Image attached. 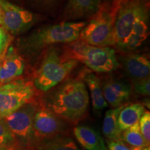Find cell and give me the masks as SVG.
I'll use <instances>...</instances> for the list:
<instances>
[{
    "label": "cell",
    "mask_w": 150,
    "mask_h": 150,
    "mask_svg": "<svg viewBox=\"0 0 150 150\" xmlns=\"http://www.w3.org/2000/svg\"><path fill=\"white\" fill-rule=\"evenodd\" d=\"M89 93L85 82L74 79L67 82L54 94L50 110L67 122L76 123L88 112Z\"/></svg>",
    "instance_id": "6da1fadb"
},
{
    "label": "cell",
    "mask_w": 150,
    "mask_h": 150,
    "mask_svg": "<svg viewBox=\"0 0 150 150\" xmlns=\"http://www.w3.org/2000/svg\"><path fill=\"white\" fill-rule=\"evenodd\" d=\"M64 56L83 63L96 72H111L119 67L114 49L91 45L81 40L69 43Z\"/></svg>",
    "instance_id": "7a4b0ae2"
},
{
    "label": "cell",
    "mask_w": 150,
    "mask_h": 150,
    "mask_svg": "<svg viewBox=\"0 0 150 150\" xmlns=\"http://www.w3.org/2000/svg\"><path fill=\"white\" fill-rule=\"evenodd\" d=\"M86 24L82 22H63L40 28L27 38L24 43L26 50L36 54L54 45L75 42L79 38L81 31Z\"/></svg>",
    "instance_id": "3957f363"
},
{
    "label": "cell",
    "mask_w": 150,
    "mask_h": 150,
    "mask_svg": "<svg viewBox=\"0 0 150 150\" xmlns=\"http://www.w3.org/2000/svg\"><path fill=\"white\" fill-rule=\"evenodd\" d=\"M77 65L76 60L62 56L56 49L51 47L35 73L33 86L39 91H50L63 81Z\"/></svg>",
    "instance_id": "277c9868"
},
{
    "label": "cell",
    "mask_w": 150,
    "mask_h": 150,
    "mask_svg": "<svg viewBox=\"0 0 150 150\" xmlns=\"http://www.w3.org/2000/svg\"><path fill=\"white\" fill-rule=\"evenodd\" d=\"M117 9H99L80 32L81 41L98 47L115 45L114 22Z\"/></svg>",
    "instance_id": "5b68a950"
},
{
    "label": "cell",
    "mask_w": 150,
    "mask_h": 150,
    "mask_svg": "<svg viewBox=\"0 0 150 150\" xmlns=\"http://www.w3.org/2000/svg\"><path fill=\"white\" fill-rule=\"evenodd\" d=\"M34 96V86L28 81L15 79L2 84L0 86V117L16 111Z\"/></svg>",
    "instance_id": "8992f818"
},
{
    "label": "cell",
    "mask_w": 150,
    "mask_h": 150,
    "mask_svg": "<svg viewBox=\"0 0 150 150\" xmlns=\"http://www.w3.org/2000/svg\"><path fill=\"white\" fill-rule=\"evenodd\" d=\"M39 107L37 103L31 101L16 111L2 118L20 149L31 148L33 117Z\"/></svg>",
    "instance_id": "52a82bcc"
},
{
    "label": "cell",
    "mask_w": 150,
    "mask_h": 150,
    "mask_svg": "<svg viewBox=\"0 0 150 150\" xmlns=\"http://www.w3.org/2000/svg\"><path fill=\"white\" fill-rule=\"evenodd\" d=\"M148 8L142 0H127L120 4L114 22L115 45L123 51L135 23L141 13Z\"/></svg>",
    "instance_id": "ba28073f"
},
{
    "label": "cell",
    "mask_w": 150,
    "mask_h": 150,
    "mask_svg": "<svg viewBox=\"0 0 150 150\" xmlns=\"http://www.w3.org/2000/svg\"><path fill=\"white\" fill-rule=\"evenodd\" d=\"M67 129L66 121L50 109L40 106L33 117L31 148L39 142L63 135Z\"/></svg>",
    "instance_id": "9c48e42d"
},
{
    "label": "cell",
    "mask_w": 150,
    "mask_h": 150,
    "mask_svg": "<svg viewBox=\"0 0 150 150\" xmlns=\"http://www.w3.org/2000/svg\"><path fill=\"white\" fill-rule=\"evenodd\" d=\"M0 26L11 34L18 35L25 32L35 22L34 14L8 0H0Z\"/></svg>",
    "instance_id": "30bf717a"
},
{
    "label": "cell",
    "mask_w": 150,
    "mask_h": 150,
    "mask_svg": "<svg viewBox=\"0 0 150 150\" xmlns=\"http://www.w3.org/2000/svg\"><path fill=\"white\" fill-rule=\"evenodd\" d=\"M102 88L105 100L111 107L123 106L130 98L132 88L122 80H109L102 84Z\"/></svg>",
    "instance_id": "8fae6325"
},
{
    "label": "cell",
    "mask_w": 150,
    "mask_h": 150,
    "mask_svg": "<svg viewBox=\"0 0 150 150\" xmlns=\"http://www.w3.org/2000/svg\"><path fill=\"white\" fill-rule=\"evenodd\" d=\"M0 63V83L12 81L23 74L24 61L22 58L10 49Z\"/></svg>",
    "instance_id": "7c38bea8"
},
{
    "label": "cell",
    "mask_w": 150,
    "mask_h": 150,
    "mask_svg": "<svg viewBox=\"0 0 150 150\" xmlns=\"http://www.w3.org/2000/svg\"><path fill=\"white\" fill-rule=\"evenodd\" d=\"M122 64L125 74L133 81L149 76L150 61L144 54H129L122 59Z\"/></svg>",
    "instance_id": "4fadbf2b"
},
{
    "label": "cell",
    "mask_w": 150,
    "mask_h": 150,
    "mask_svg": "<svg viewBox=\"0 0 150 150\" xmlns=\"http://www.w3.org/2000/svg\"><path fill=\"white\" fill-rule=\"evenodd\" d=\"M149 10L147 8L135 23L123 52L134 51L147 40L149 35Z\"/></svg>",
    "instance_id": "5bb4252c"
},
{
    "label": "cell",
    "mask_w": 150,
    "mask_h": 150,
    "mask_svg": "<svg viewBox=\"0 0 150 150\" xmlns=\"http://www.w3.org/2000/svg\"><path fill=\"white\" fill-rule=\"evenodd\" d=\"M73 133L80 145L86 150H108L100 134L91 127H75Z\"/></svg>",
    "instance_id": "9a60e30c"
},
{
    "label": "cell",
    "mask_w": 150,
    "mask_h": 150,
    "mask_svg": "<svg viewBox=\"0 0 150 150\" xmlns=\"http://www.w3.org/2000/svg\"><path fill=\"white\" fill-rule=\"evenodd\" d=\"M100 7V0H68L67 18L75 20L88 18L96 13Z\"/></svg>",
    "instance_id": "2e32d148"
},
{
    "label": "cell",
    "mask_w": 150,
    "mask_h": 150,
    "mask_svg": "<svg viewBox=\"0 0 150 150\" xmlns=\"http://www.w3.org/2000/svg\"><path fill=\"white\" fill-rule=\"evenodd\" d=\"M83 80L89 90L93 110L98 112L107 108L108 104L104 99L99 78L94 73H87L83 75Z\"/></svg>",
    "instance_id": "e0dca14e"
},
{
    "label": "cell",
    "mask_w": 150,
    "mask_h": 150,
    "mask_svg": "<svg viewBox=\"0 0 150 150\" xmlns=\"http://www.w3.org/2000/svg\"><path fill=\"white\" fill-rule=\"evenodd\" d=\"M145 111L144 106L140 103L130 104L124 106L117 117V126L121 132L138 123Z\"/></svg>",
    "instance_id": "ac0fdd59"
},
{
    "label": "cell",
    "mask_w": 150,
    "mask_h": 150,
    "mask_svg": "<svg viewBox=\"0 0 150 150\" xmlns=\"http://www.w3.org/2000/svg\"><path fill=\"white\" fill-rule=\"evenodd\" d=\"M125 105L108 110L105 114L102 131L107 140H122V132L117 126V117Z\"/></svg>",
    "instance_id": "d6986e66"
},
{
    "label": "cell",
    "mask_w": 150,
    "mask_h": 150,
    "mask_svg": "<svg viewBox=\"0 0 150 150\" xmlns=\"http://www.w3.org/2000/svg\"><path fill=\"white\" fill-rule=\"evenodd\" d=\"M34 147L37 150H81L72 138L64 134L39 142Z\"/></svg>",
    "instance_id": "ffe728a7"
},
{
    "label": "cell",
    "mask_w": 150,
    "mask_h": 150,
    "mask_svg": "<svg viewBox=\"0 0 150 150\" xmlns=\"http://www.w3.org/2000/svg\"><path fill=\"white\" fill-rule=\"evenodd\" d=\"M122 140L134 147H145L149 146L140 132L139 125L136 123L122 132Z\"/></svg>",
    "instance_id": "44dd1931"
},
{
    "label": "cell",
    "mask_w": 150,
    "mask_h": 150,
    "mask_svg": "<svg viewBox=\"0 0 150 150\" xmlns=\"http://www.w3.org/2000/svg\"><path fill=\"white\" fill-rule=\"evenodd\" d=\"M0 149L20 150L16 138L11 134L2 118L0 117Z\"/></svg>",
    "instance_id": "7402d4cb"
},
{
    "label": "cell",
    "mask_w": 150,
    "mask_h": 150,
    "mask_svg": "<svg viewBox=\"0 0 150 150\" xmlns=\"http://www.w3.org/2000/svg\"><path fill=\"white\" fill-rule=\"evenodd\" d=\"M132 89L135 93L142 96H149L150 79L149 77L133 81Z\"/></svg>",
    "instance_id": "603a6c76"
},
{
    "label": "cell",
    "mask_w": 150,
    "mask_h": 150,
    "mask_svg": "<svg viewBox=\"0 0 150 150\" xmlns=\"http://www.w3.org/2000/svg\"><path fill=\"white\" fill-rule=\"evenodd\" d=\"M139 128L144 139L150 145V112L145 111L140 118Z\"/></svg>",
    "instance_id": "cb8c5ba5"
},
{
    "label": "cell",
    "mask_w": 150,
    "mask_h": 150,
    "mask_svg": "<svg viewBox=\"0 0 150 150\" xmlns=\"http://www.w3.org/2000/svg\"><path fill=\"white\" fill-rule=\"evenodd\" d=\"M11 40V35L2 27H0V59H2L7 52Z\"/></svg>",
    "instance_id": "d4e9b609"
},
{
    "label": "cell",
    "mask_w": 150,
    "mask_h": 150,
    "mask_svg": "<svg viewBox=\"0 0 150 150\" xmlns=\"http://www.w3.org/2000/svg\"><path fill=\"white\" fill-rule=\"evenodd\" d=\"M106 145L108 150H132L122 140H113L106 139Z\"/></svg>",
    "instance_id": "484cf974"
},
{
    "label": "cell",
    "mask_w": 150,
    "mask_h": 150,
    "mask_svg": "<svg viewBox=\"0 0 150 150\" xmlns=\"http://www.w3.org/2000/svg\"><path fill=\"white\" fill-rule=\"evenodd\" d=\"M20 150H37V149H35V148H25V149H20Z\"/></svg>",
    "instance_id": "4316f807"
},
{
    "label": "cell",
    "mask_w": 150,
    "mask_h": 150,
    "mask_svg": "<svg viewBox=\"0 0 150 150\" xmlns=\"http://www.w3.org/2000/svg\"><path fill=\"white\" fill-rule=\"evenodd\" d=\"M0 19H1V8H0Z\"/></svg>",
    "instance_id": "83f0119b"
},
{
    "label": "cell",
    "mask_w": 150,
    "mask_h": 150,
    "mask_svg": "<svg viewBox=\"0 0 150 150\" xmlns=\"http://www.w3.org/2000/svg\"><path fill=\"white\" fill-rule=\"evenodd\" d=\"M45 1H48V0H45Z\"/></svg>",
    "instance_id": "f1b7e54d"
},
{
    "label": "cell",
    "mask_w": 150,
    "mask_h": 150,
    "mask_svg": "<svg viewBox=\"0 0 150 150\" xmlns=\"http://www.w3.org/2000/svg\"><path fill=\"white\" fill-rule=\"evenodd\" d=\"M125 1H127V0H125Z\"/></svg>",
    "instance_id": "f546056e"
},
{
    "label": "cell",
    "mask_w": 150,
    "mask_h": 150,
    "mask_svg": "<svg viewBox=\"0 0 150 150\" xmlns=\"http://www.w3.org/2000/svg\"><path fill=\"white\" fill-rule=\"evenodd\" d=\"M0 150H1V149H0Z\"/></svg>",
    "instance_id": "4dcf8cb0"
}]
</instances>
